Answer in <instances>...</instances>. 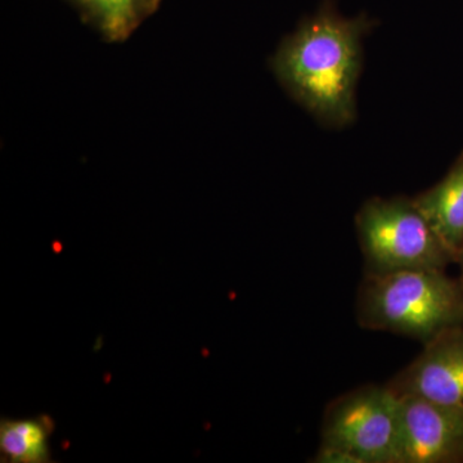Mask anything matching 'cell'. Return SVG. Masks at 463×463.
Listing matches in <instances>:
<instances>
[{"label": "cell", "instance_id": "cell-1", "mask_svg": "<svg viewBox=\"0 0 463 463\" xmlns=\"http://www.w3.org/2000/svg\"><path fill=\"white\" fill-rule=\"evenodd\" d=\"M374 25L367 14L345 17L334 0H323L274 54L279 83L325 128L343 129L355 121L364 39Z\"/></svg>", "mask_w": 463, "mask_h": 463}, {"label": "cell", "instance_id": "cell-2", "mask_svg": "<svg viewBox=\"0 0 463 463\" xmlns=\"http://www.w3.org/2000/svg\"><path fill=\"white\" fill-rule=\"evenodd\" d=\"M358 321L426 344L463 326V288L446 270L365 274L359 289Z\"/></svg>", "mask_w": 463, "mask_h": 463}, {"label": "cell", "instance_id": "cell-3", "mask_svg": "<svg viewBox=\"0 0 463 463\" xmlns=\"http://www.w3.org/2000/svg\"><path fill=\"white\" fill-rule=\"evenodd\" d=\"M365 274L446 270L456 255L439 237L414 199L397 196L365 201L355 215Z\"/></svg>", "mask_w": 463, "mask_h": 463}, {"label": "cell", "instance_id": "cell-4", "mask_svg": "<svg viewBox=\"0 0 463 463\" xmlns=\"http://www.w3.org/2000/svg\"><path fill=\"white\" fill-rule=\"evenodd\" d=\"M322 444L361 463H401L398 395L389 386H365L337 399L326 413Z\"/></svg>", "mask_w": 463, "mask_h": 463}, {"label": "cell", "instance_id": "cell-5", "mask_svg": "<svg viewBox=\"0 0 463 463\" xmlns=\"http://www.w3.org/2000/svg\"><path fill=\"white\" fill-rule=\"evenodd\" d=\"M398 398L401 463H463V408Z\"/></svg>", "mask_w": 463, "mask_h": 463}, {"label": "cell", "instance_id": "cell-6", "mask_svg": "<svg viewBox=\"0 0 463 463\" xmlns=\"http://www.w3.org/2000/svg\"><path fill=\"white\" fill-rule=\"evenodd\" d=\"M389 388L397 395L463 408V326L426 343L421 354Z\"/></svg>", "mask_w": 463, "mask_h": 463}, {"label": "cell", "instance_id": "cell-7", "mask_svg": "<svg viewBox=\"0 0 463 463\" xmlns=\"http://www.w3.org/2000/svg\"><path fill=\"white\" fill-rule=\"evenodd\" d=\"M414 201L457 258L463 248V152L446 175Z\"/></svg>", "mask_w": 463, "mask_h": 463}, {"label": "cell", "instance_id": "cell-8", "mask_svg": "<svg viewBox=\"0 0 463 463\" xmlns=\"http://www.w3.org/2000/svg\"><path fill=\"white\" fill-rule=\"evenodd\" d=\"M56 422L50 414L33 419L0 420V461L5 463H50L51 438Z\"/></svg>", "mask_w": 463, "mask_h": 463}, {"label": "cell", "instance_id": "cell-9", "mask_svg": "<svg viewBox=\"0 0 463 463\" xmlns=\"http://www.w3.org/2000/svg\"><path fill=\"white\" fill-rule=\"evenodd\" d=\"M108 41L129 38L161 0H70Z\"/></svg>", "mask_w": 463, "mask_h": 463}, {"label": "cell", "instance_id": "cell-10", "mask_svg": "<svg viewBox=\"0 0 463 463\" xmlns=\"http://www.w3.org/2000/svg\"><path fill=\"white\" fill-rule=\"evenodd\" d=\"M317 463H361L355 456L341 448L321 444L315 457Z\"/></svg>", "mask_w": 463, "mask_h": 463}, {"label": "cell", "instance_id": "cell-11", "mask_svg": "<svg viewBox=\"0 0 463 463\" xmlns=\"http://www.w3.org/2000/svg\"><path fill=\"white\" fill-rule=\"evenodd\" d=\"M456 264L458 265L459 268L458 281L461 282L463 288V248L459 250L458 254H457Z\"/></svg>", "mask_w": 463, "mask_h": 463}]
</instances>
